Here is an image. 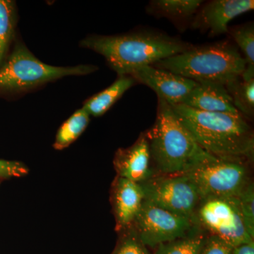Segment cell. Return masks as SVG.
Masks as SVG:
<instances>
[{
    "instance_id": "7a4b0ae2",
    "label": "cell",
    "mask_w": 254,
    "mask_h": 254,
    "mask_svg": "<svg viewBox=\"0 0 254 254\" xmlns=\"http://www.w3.org/2000/svg\"><path fill=\"white\" fill-rule=\"evenodd\" d=\"M172 107L205 151L221 158L253 161V128L243 115L200 111L183 104Z\"/></svg>"
},
{
    "instance_id": "cb8c5ba5",
    "label": "cell",
    "mask_w": 254,
    "mask_h": 254,
    "mask_svg": "<svg viewBox=\"0 0 254 254\" xmlns=\"http://www.w3.org/2000/svg\"><path fill=\"white\" fill-rule=\"evenodd\" d=\"M233 247L214 235H207L199 254H232Z\"/></svg>"
},
{
    "instance_id": "d6986e66",
    "label": "cell",
    "mask_w": 254,
    "mask_h": 254,
    "mask_svg": "<svg viewBox=\"0 0 254 254\" xmlns=\"http://www.w3.org/2000/svg\"><path fill=\"white\" fill-rule=\"evenodd\" d=\"M235 108L246 119L253 118L254 113V78H237L225 85Z\"/></svg>"
},
{
    "instance_id": "603a6c76",
    "label": "cell",
    "mask_w": 254,
    "mask_h": 254,
    "mask_svg": "<svg viewBox=\"0 0 254 254\" xmlns=\"http://www.w3.org/2000/svg\"><path fill=\"white\" fill-rule=\"evenodd\" d=\"M242 218L246 228L252 238L254 239V187L251 182L238 196Z\"/></svg>"
},
{
    "instance_id": "ac0fdd59",
    "label": "cell",
    "mask_w": 254,
    "mask_h": 254,
    "mask_svg": "<svg viewBox=\"0 0 254 254\" xmlns=\"http://www.w3.org/2000/svg\"><path fill=\"white\" fill-rule=\"evenodd\" d=\"M202 3L200 0H154L149 3L148 10L156 16L185 18L194 14Z\"/></svg>"
},
{
    "instance_id": "7c38bea8",
    "label": "cell",
    "mask_w": 254,
    "mask_h": 254,
    "mask_svg": "<svg viewBox=\"0 0 254 254\" xmlns=\"http://www.w3.org/2000/svg\"><path fill=\"white\" fill-rule=\"evenodd\" d=\"M114 167L118 176L141 184L154 176L149 144L145 133L133 145L115 153Z\"/></svg>"
},
{
    "instance_id": "5bb4252c",
    "label": "cell",
    "mask_w": 254,
    "mask_h": 254,
    "mask_svg": "<svg viewBox=\"0 0 254 254\" xmlns=\"http://www.w3.org/2000/svg\"><path fill=\"white\" fill-rule=\"evenodd\" d=\"M181 104L208 113L242 115L234 105L225 85L219 83H197Z\"/></svg>"
},
{
    "instance_id": "ba28073f",
    "label": "cell",
    "mask_w": 254,
    "mask_h": 254,
    "mask_svg": "<svg viewBox=\"0 0 254 254\" xmlns=\"http://www.w3.org/2000/svg\"><path fill=\"white\" fill-rule=\"evenodd\" d=\"M140 185L145 200L193 221L200 197L194 185L185 175H156Z\"/></svg>"
},
{
    "instance_id": "d4e9b609",
    "label": "cell",
    "mask_w": 254,
    "mask_h": 254,
    "mask_svg": "<svg viewBox=\"0 0 254 254\" xmlns=\"http://www.w3.org/2000/svg\"><path fill=\"white\" fill-rule=\"evenodd\" d=\"M28 173L27 167L22 163L0 160V180L23 177Z\"/></svg>"
},
{
    "instance_id": "52a82bcc",
    "label": "cell",
    "mask_w": 254,
    "mask_h": 254,
    "mask_svg": "<svg viewBox=\"0 0 254 254\" xmlns=\"http://www.w3.org/2000/svg\"><path fill=\"white\" fill-rule=\"evenodd\" d=\"M193 221L202 232L219 237L233 248L254 240L246 228L238 197L202 198Z\"/></svg>"
},
{
    "instance_id": "484cf974",
    "label": "cell",
    "mask_w": 254,
    "mask_h": 254,
    "mask_svg": "<svg viewBox=\"0 0 254 254\" xmlns=\"http://www.w3.org/2000/svg\"><path fill=\"white\" fill-rule=\"evenodd\" d=\"M232 254H254V242L243 244L235 247Z\"/></svg>"
},
{
    "instance_id": "30bf717a",
    "label": "cell",
    "mask_w": 254,
    "mask_h": 254,
    "mask_svg": "<svg viewBox=\"0 0 254 254\" xmlns=\"http://www.w3.org/2000/svg\"><path fill=\"white\" fill-rule=\"evenodd\" d=\"M135 81L149 87L158 98L173 105L181 104L197 82L153 66L137 68L130 74Z\"/></svg>"
},
{
    "instance_id": "9a60e30c",
    "label": "cell",
    "mask_w": 254,
    "mask_h": 254,
    "mask_svg": "<svg viewBox=\"0 0 254 254\" xmlns=\"http://www.w3.org/2000/svg\"><path fill=\"white\" fill-rule=\"evenodd\" d=\"M136 83L131 76H118L111 86L87 99L82 108L92 116H102Z\"/></svg>"
},
{
    "instance_id": "8fae6325",
    "label": "cell",
    "mask_w": 254,
    "mask_h": 254,
    "mask_svg": "<svg viewBox=\"0 0 254 254\" xmlns=\"http://www.w3.org/2000/svg\"><path fill=\"white\" fill-rule=\"evenodd\" d=\"M253 0H215L202 8L192 23L193 28L209 31V36L229 33V23L237 16L254 10Z\"/></svg>"
},
{
    "instance_id": "277c9868",
    "label": "cell",
    "mask_w": 254,
    "mask_h": 254,
    "mask_svg": "<svg viewBox=\"0 0 254 254\" xmlns=\"http://www.w3.org/2000/svg\"><path fill=\"white\" fill-rule=\"evenodd\" d=\"M197 83L226 85L240 78L247 63L237 46L228 41L193 48L153 65Z\"/></svg>"
},
{
    "instance_id": "9c48e42d",
    "label": "cell",
    "mask_w": 254,
    "mask_h": 254,
    "mask_svg": "<svg viewBox=\"0 0 254 254\" xmlns=\"http://www.w3.org/2000/svg\"><path fill=\"white\" fill-rule=\"evenodd\" d=\"M132 227L142 243L152 249L187 236L198 228L190 219L171 213L146 200L142 203Z\"/></svg>"
},
{
    "instance_id": "5b68a950",
    "label": "cell",
    "mask_w": 254,
    "mask_h": 254,
    "mask_svg": "<svg viewBox=\"0 0 254 254\" xmlns=\"http://www.w3.org/2000/svg\"><path fill=\"white\" fill-rule=\"evenodd\" d=\"M98 69L92 64L52 66L38 59L23 42L18 41L0 66V92L25 93L66 76H85Z\"/></svg>"
},
{
    "instance_id": "ffe728a7",
    "label": "cell",
    "mask_w": 254,
    "mask_h": 254,
    "mask_svg": "<svg viewBox=\"0 0 254 254\" xmlns=\"http://www.w3.org/2000/svg\"><path fill=\"white\" fill-rule=\"evenodd\" d=\"M237 46L244 55L247 66L241 78L243 80L254 78V26L253 23L229 30Z\"/></svg>"
},
{
    "instance_id": "7402d4cb",
    "label": "cell",
    "mask_w": 254,
    "mask_h": 254,
    "mask_svg": "<svg viewBox=\"0 0 254 254\" xmlns=\"http://www.w3.org/2000/svg\"><path fill=\"white\" fill-rule=\"evenodd\" d=\"M120 232V239L112 254H150L133 227Z\"/></svg>"
},
{
    "instance_id": "2e32d148",
    "label": "cell",
    "mask_w": 254,
    "mask_h": 254,
    "mask_svg": "<svg viewBox=\"0 0 254 254\" xmlns=\"http://www.w3.org/2000/svg\"><path fill=\"white\" fill-rule=\"evenodd\" d=\"M90 116L83 108L76 110L60 127L55 136L53 148L62 150L76 141L88 127Z\"/></svg>"
},
{
    "instance_id": "6da1fadb",
    "label": "cell",
    "mask_w": 254,
    "mask_h": 254,
    "mask_svg": "<svg viewBox=\"0 0 254 254\" xmlns=\"http://www.w3.org/2000/svg\"><path fill=\"white\" fill-rule=\"evenodd\" d=\"M80 46L101 55L118 76H130L137 68L153 66L193 47L179 38L148 31L115 36L91 35L82 40Z\"/></svg>"
},
{
    "instance_id": "44dd1931",
    "label": "cell",
    "mask_w": 254,
    "mask_h": 254,
    "mask_svg": "<svg viewBox=\"0 0 254 254\" xmlns=\"http://www.w3.org/2000/svg\"><path fill=\"white\" fill-rule=\"evenodd\" d=\"M207 235L196 229L187 236L158 245L153 254H199Z\"/></svg>"
},
{
    "instance_id": "3957f363",
    "label": "cell",
    "mask_w": 254,
    "mask_h": 254,
    "mask_svg": "<svg viewBox=\"0 0 254 254\" xmlns=\"http://www.w3.org/2000/svg\"><path fill=\"white\" fill-rule=\"evenodd\" d=\"M145 135L155 175H182L208 153L195 142L172 105L160 98L156 120Z\"/></svg>"
},
{
    "instance_id": "e0dca14e",
    "label": "cell",
    "mask_w": 254,
    "mask_h": 254,
    "mask_svg": "<svg viewBox=\"0 0 254 254\" xmlns=\"http://www.w3.org/2000/svg\"><path fill=\"white\" fill-rule=\"evenodd\" d=\"M16 22L17 13L14 1L0 0V66L9 55Z\"/></svg>"
},
{
    "instance_id": "8992f818",
    "label": "cell",
    "mask_w": 254,
    "mask_h": 254,
    "mask_svg": "<svg viewBox=\"0 0 254 254\" xmlns=\"http://www.w3.org/2000/svg\"><path fill=\"white\" fill-rule=\"evenodd\" d=\"M243 159L221 158L207 153L186 173L199 193L210 197H238L252 182L250 164Z\"/></svg>"
},
{
    "instance_id": "4fadbf2b",
    "label": "cell",
    "mask_w": 254,
    "mask_h": 254,
    "mask_svg": "<svg viewBox=\"0 0 254 254\" xmlns=\"http://www.w3.org/2000/svg\"><path fill=\"white\" fill-rule=\"evenodd\" d=\"M144 200L140 184L117 176L112 185L111 201L118 231L133 226Z\"/></svg>"
}]
</instances>
